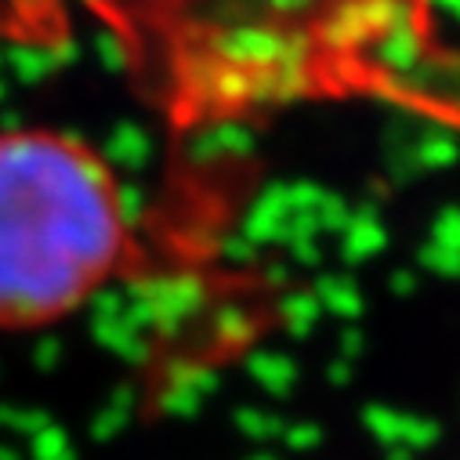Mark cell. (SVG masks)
Instances as JSON below:
<instances>
[{
    "instance_id": "4dcf8cb0",
    "label": "cell",
    "mask_w": 460,
    "mask_h": 460,
    "mask_svg": "<svg viewBox=\"0 0 460 460\" xmlns=\"http://www.w3.org/2000/svg\"><path fill=\"white\" fill-rule=\"evenodd\" d=\"M352 374H356V363H349V359H337V363L330 367V381H333V385H349Z\"/></svg>"
},
{
    "instance_id": "4fadbf2b",
    "label": "cell",
    "mask_w": 460,
    "mask_h": 460,
    "mask_svg": "<svg viewBox=\"0 0 460 460\" xmlns=\"http://www.w3.org/2000/svg\"><path fill=\"white\" fill-rule=\"evenodd\" d=\"M247 374L269 392V395H290L297 385V363L283 352H251L247 356Z\"/></svg>"
},
{
    "instance_id": "2e32d148",
    "label": "cell",
    "mask_w": 460,
    "mask_h": 460,
    "mask_svg": "<svg viewBox=\"0 0 460 460\" xmlns=\"http://www.w3.org/2000/svg\"><path fill=\"white\" fill-rule=\"evenodd\" d=\"M319 315H323V305H319V297L312 290H290L279 301V319H283L290 337H308L315 330Z\"/></svg>"
},
{
    "instance_id": "5b68a950",
    "label": "cell",
    "mask_w": 460,
    "mask_h": 460,
    "mask_svg": "<svg viewBox=\"0 0 460 460\" xmlns=\"http://www.w3.org/2000/svg\"><path fill=\"white\" fill-rule=\"evenodd\" d=\"M91 337L102 344L105 352L120 356L124 363H146L153 352V337L135 323L128 312L124 287H98L91 294Z\"/></svg>"
},
{
    "instance_id": "83f0119b",
    "label": "cell",
    "mask_w": 460,
    "mask_h": 460,
    "mask_svg": "<svg viewBox=\"0 0 460 460\" xmlns=\"http://www.w3.org/2000/svg\"><path fill=\"white\" fill-rule=\"evenodd\" d=\"M58 363H62V341L51 337V333L37 337V344H33V367L37 370H55Z\"/></svg>"
},
{
    "instance_id": "8fae6325",
    "label": "cell",
    "mask_w": 460,
    "mask_h": 460,
    "mask_svg": "<svg viewBox=\"0 0 460 460\" xmlns=\"http://www.w3.org/2000/svg\"><path fill=\"white\" fill-rule=\"evenodd\" d=\"M424 37H420V30L413 26V19L410 22H402V26H395L392 33H385L377 44H374V58L388 69V73H413L417 69V62H420V55H424Z\"/></svg>"
},
{
    "instance_id": "30bf717a",
    "label": "cell",
    "mask_w": 460,
    "mask_h": 460,
    "mask_svg": "<svg viewBox=\"0 0 460 460\" xmlns=\"http://www.w3.org/2000/svg\"><path fill=\"white\" fill-rule=\"evenodd\" d=\"M251 153H254V131H247L243 124H217L189 142L192 164H225V160H243Z\"/></svg>"
},
{
    "instance_id": "d590c367",
    "label": "cell",
    "mask_w": 460,
    "mask_h": 460,
    "mask_svg": "<svg viewBox=\"0 0 460 460\" xmlns=\"http://www.w3.org/2000/svg\"><path fill=\"white\" fill-rule=\"evenodd\" d=\"M247 460H279V456H276V453H265V449H261V453H251Z\"/></svg>"
},
{
    "instance_id": "1f68e13d",
    "label": "cell",
    "mask_w": 460,
    "mask_h": 460,
    "mask_svg": "<svg viewBox=\"0 0 460 460\" xmlns=\"http://www.w3.org/2000/svg\"><path fill=\"white\" fill-rule=\"evenodd\" d=\"M431 8H438L446 19H453V22H460V0H428Z\"/></svg>"
},
{
    "instance_id": "ffe728a7",
    "label": "cell",
    "mask_w": 460,
    "mask_h": 460,
    "mask_svg": "<svg viewBox=\"0 0 460 460\" xmlns=\"http://www.w3.org/2000/svg\"><path fill=\"white\" fill-rule=\"evenodd\" d=\"M363 424L367 431L388 449V446H399V431H402V413L392 410V406H367L363 410Z\"/></svg>"
},
{
    "instance_id": "7a4b0ae2",
    "label": "cell",
    "mask_w": 460,
    "mask_h": 460,
    "mask_svg": "<svg viewBox=\"0 0 460 460\" xmlns=\"http://www.w3.org/2000/svg\"><path fill=\"white\" fill-rule=\"evenodd\" d=\"M352 207L341 192L323 189L315 181H276L258 192L247 207L243 236L254 247H297L305 240H319L323 233H341Z\"/></svg>"
},
{
    "instance_id": "52a82bcc",
    "label": "cell",
    "mask_w": 460,
    "mask_h": 460,
    "mask_svg": "<svg viewBox=\"0 0 460 460\" xmlns=\"http://www.w3.org/2000/svg\"><path fill=\"white\" fill-rule=\"evenodd\" d=\"M98 156H102V164H105L109 171L120 167V171H128V174H138V171H146V167L153 164L156 146H153V138H149V131H146L142 124L124 120V124H117V128L105 135Z\"/></svg>"
},
{
    "instance_id": "f546056e",
    "label": "cell",
    "mask_w": 460,
    "mask_h": 460,
    "mask_svg": "<svg viewBox=\"0 0 460 460\" xmlns=\"http://www.w3.org/2000/svg\"><path fill=\"white\" fill-rule=\"evenodd\" d=\"M392 290H395L399 297H410V294L417 290V276H413L410 269H399V272L392 276Z\"/></svg>"
},
{
    "instance_id": "e575fe53",
    "label": "cell",
    "mask_w": 460,
    "mask_h": 460,
    "mask_svg": "<svg viewBox=\"0 0 460 460\" xmlns=\"http://www.w3.org/2000/svg\"><path fill=\"white\" fill-rule=\"evenodd\" d=\"M0 460H22V456H19V449H12V446H0Z\"/></svg>"
},
{
    "instance_id": "9c48e42d",
    "label": "cell",
    "mask_w": 460,
    "mask_h": 460,
    "mask_svg": "<svg viewBox=\"0 0 460 460\" xmlns=\"http://www.w3.org/2000/svg\"><path fill=\"white\" fill-rule=\"evenodd\" d=\"M76 58V44L69 40V48H51V44H12L4 51V66L12 69V76L19 84H40L51 73H58L66 62Z\"/></svg>"
},
{
    "instance_id": "8d00e7d4",
    "label": "cell",
    "mask_w": 460,
    "mask_h": 460,
    "mask_svg": "<svg viewBox=\"0 0 460 460\" xmlns=\"http://www.w3.org/2000/svg\"><path fill=\"white\" fill-rule=\"evenodd\" d=\"M0 69H4V48H0Z\"/></svg>"
},
{
    "instance_id": "484cf974",
    "label": "cell",
    "mask_w": 460,
    "mask_h": 460,
    "mask_svg": "<svg viewBox=\"0 0 460 460\" xmlns=\"http://www.w3.org/2000/svg\"><path fill=\"white\" fill-rule=\"evenodd\" d=\"M98 62L109 69V73H120L124 66H128V48H124V40L117 37V33H98Z\"/></svg>"
},
{
    "instance_id": "7402d4cb",
    "label": "cell",
    "mask_w": 460,
    "mask_h": 460,
    "mask_svg": "<svg viewBox=\"0 0 460 460\" xmlns=\"http://www.w3.org/2000/svg\"><path fill=\"white\" fill-rule=\"evenodd\" d=\"M438 424L428 420V417H413V413H402V431H399V446L420 453V449H431L438 442Z\"/></svg>"
},
{
    "instance_id": "44dd1931",
    "label": "cell",
    "mask_w": 460,
    "mask_h": 460,
    "mask_svg": "<svg viewBox=\"0 0 460 460\" xmlns=\"http://www.w3.org/2000/svg\"><path fill=\"white\" fill-rule=\"evenodd\" d=\"M51 424V417L44 413V410H30V406H0V428H8V431H15V435H26V438H33L37 431H44Z\"/></svg>"
},
{
    "instance_id": "f1b7e54d",
    "label": "cell",
    "mask_w": 460,
    "mask_h": 460,
    "mask_svg": "<svg viewBox=\"0 0 460 460\" xmlns=\"http://www.w3.org/2000/svg\"><path fill=\"white\" fill-rule=\"evenodd\" d=\"M359 352H363V333L359 330H344L341 333V359H349V363H356L359 359Z\"/></svg>"
},
{
    "instance_id": "836d02e7",
    "label": "cell",
    "mask_w": 460,
    "mask_h": 460,
    "mask_svg": "<svg viewBox=\"0 0 460 460\" xmlns=\"http://www.w3.org/2000/svg\"><path fill=\"white\" fill-rule=\"evenodd\" d=\"M385 460H413V449H406V446H388V449H385Z\"/></svg>"
},
{
    "instance_id": "9a60e30c",
    "label": "cell",
    "mask_w": 460,
    "mask_h": 460,
    "mask_svg": "<svg viewBox=\"0 0 460 460\" xmlns=\"http://www.w3.org/2000/svg\"><path fill=\"white\" fill-rule=\"evenodd\" d=\"M135 388L131 385H124V388H117L109 395V402L94 413V420H91V438H98V442H109V438H117L124 428H128V420H131V413H135Z\"/></svg>"
},
{
    "instance_id": "8992f818",
    "label": "cell",
    "mask_w": 460,
    "mask_h": 460,
    "mask_svg": "<svg viewBox=\"0 0 460 460\" xmlns=\"http://www.w3.org/2000/svg\"><path fill=\"white\" fill-rule=\"evenodd\" d=\"M217 370H210L207 363H189V359H178L171 370H167V385H164V395H160V406L164 413L178 417V420H192L203 402L217 392Z\"/></svg>"
},
{
    "instance_id": "603a6c76",
    "label": "cell",
    "mask_w": 460,
    "mask_h": 460,
    "mask_svg": "<svg viewBox=\"0 0 460 460\" xmlns=\"http://www.w3.org/2000/svg\"><path fill=\"white\" fill-rule=\"evenodd\" d=\"M417 261H420V269H428L431 276L460 279V254H456V251H449V247H442V243H435V240H428V243L420 247Z\"/></svg>"
},
{
    "instance_id": "d6a6232c",
    "label": "cell",
    "mask_w": 460,
    "mask_h": 460,
    "mask_svg": "<svg viewBox=\"0 0 460 460\" xmlns=\"http://www.w3.org/2000/svg\"><path fill=\"white\" fill-rule=\"evenodd\" d=\"M305 4H308V0H269V8H276V12H297Z\"/></svg>"
},
{
    "instance_id": "e0dca14e",
    "label": "cell",
    "mask_w": 460,
    "mask_h": 460,
    "mask_svg": "<svg viewBox=\"0 0 460 460\" xmlns=\"http://www.w3.org/2000/svg\"><path fill=\"white\" fill-rule=\"evenodd\" d=\"M210 330H214V341L217 344H225V349H240V344H247L251 333H254V319L240 305H221L210 315Z\"/></svg>"
},
{
    "instance_id": "7c38bea8",
    "label": "cell",
    "mask_w": 460,
    "mask_h": 460,
    "mask_svg": "<svg viewBox=\"0 0 460 460\" xmlns=\"http://www.w3.org/2000/svg\"><path fill=\"white\" fill-rule=\"evenodd\" d=\"M410 171L420 174V171H438V167H453L456 156H460V142L449 128H431L424 131L420 138H413L410 146Z\"/></svg>"
},
{
    "instance_id": "ac0fdd59",
    "label": "cell",
    "mask_w": 460,
    "mask_h": 460,
    "mask_svg": "<svg viewBox=\"0 0 460 460\" xmlns=\"http://www.w3.org/2000/svg\"><path fill=\"white\" fill-rule=\"evenodd\" d=\"M233 420H236V428L247 435V438H254V442H269V438H279L283 435V417H276V413H265V410H254V406H243V410H236L233 413Z\"/></svg>"
},
{
    "instance_id": "ba28073f",
    "label": "cell",
    "mask_w": 460,
    "mask_h": 460,
    "mask_svg": "<svg viewBox=\"0 0 460 460\" xmlns=\"http://www.w3.org/2000/svg\"><path fill=\"white\" fill-rule=\"evenodd\" d=\"M337 236H341V258L349 265H363L388 247V228L381 225V214L374 207H356Z\"/></svg>"
},
{
    "instance_id": "6da1fadb",
    "label": "cell",
    "mask_w": 460,
    "mask_h": 460,
    "mask_svg": "<svg viewBox=\"0 0 460 460\" xmlns=\"http://www.w3.org/2000/svg\"><path fill=\"white\" fill-rule=\"evenodd\" d=\"M117 181L73 135L0 131V323L37 326L84 301L128 258Z\"/></svg>"
},
{
    "instance_id": "3957f363",
    "label": "cell",
    "mask_w": 460,
    "mask_h": 460,
    "mask_svg": "<svg viewBox=\"0 0 460 460\" xmlns=\"http://www.w3.org/2000/svg\"><path fill=\"white\" fill-rule=\"evenodd\" d=\"M124 297L128 312L149 337H178L203 312L207 287L189 272H171L124 283Z\"/></svg>"
},
{
    "instance_id": "cb8c5ba5",
    "label": "cell",
    "mask_w": 460,
    "mask_h": 460,
    "mask_svg": "<svg viewBox=\"0 0 460 460\" xmlns=\"http://www.w3.org/2000/svg\"><path fill=\"white\" fill-rule=\"evenodd\" d=\"M279 438H283L294 453H312V449H319V442H323V428H319L315 420H297V424H287Z\"/></svg>"
},
{
    "instance_id": "4316f807",
    "label": "cell",
    "mask_w": 460,
    "mask_h": 460,
    "mask_svg": "<svg viewBox=\"0 0 460 460\" xmlns=\"http://www.w3.org/2000/svg\"><path fill=\"white\" fill-rule=\"evenodd\" d=\"M217 254H221L225 261H233V265H251V261L258 258V247H254L243 233H236V236H225V240H221Z\"/></svg>"
},
{
    "instance_id": "5bb4252c",
    "label": "cell",
    "mask_w": 460,
    "mask_h": 460,
    "mask_svg": "<svg viewBox=\"0 0 460 460\" xmlns=\"http://www.w3.org/2000/svg\"><path fill=\"white\" fill-rule=\"evenodd\" d=\"M312 294L319 297V305H323L326 312H333V315H341V319L363 315V290L356 287L352 276H323V279L312 287Z\"/></svg>"
},
{
    "instance_id": "74e56055",
    "label": "cell",
    "mask_w": 460,
    "mask_h": 460,
    "mask_svg": "<svg viewBox=\"0 0 460 460\" xmlns=\"http://www.w3.org/2000/svg\"><path fill=\"white\" fill-rule=\"evenodd\" d=\"M37 4H44V0H37Z\"/></svg>"
},
{
    "instance_id": "277c9868",
    "label": "cell",
    "mask_w": 460,
    "mask_h": 460,
    "mask_svg": "<svg viewBox=\"0 0 460 460\" xmlns=\"http://www.w3.org/2000/svg\"><path fill=\"white\" fill-rule=\"evenodd\" d=\"M410 4L406 0H344L330 22L323 26V37L333 51H356V48H374L385 33L395 26L410 22Z\"/></svg>"
},
{
    "instance_id": "d6986e66",
    "label": "cell",
    "mask_w": 460,
    "mask_h": 460,
    "mask_svg": "<svg viewBox=\"0 0 460 460\" xmlns=\"http://www.w3.org/2000/svg\"><path fill=\"white\" fill-rule=\"evenodd\" d=\"M30 460H76L69 435L58 424H48L30 438Z\"/></svg>"
},
{
    "instance_id": "d4e9b609",
    "label": "cell",
    "mask_w": 460,
    "mask_h": 460,
    "mask_svg": "<svg viewBox=\"0 0 460 460\" xmlns=\"http://www.w3.org/2000/svg\"><path fill=\"white\" fill-rule=\"evenodd\" d=\"M431 240L460 254V207H446V210H438V214H435Z\"/></svg>"
}]
</instances>
